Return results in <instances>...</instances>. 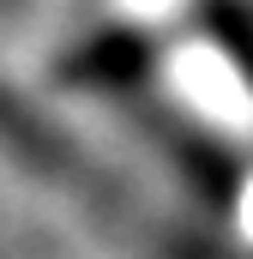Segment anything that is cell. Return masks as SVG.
<instances>
[{"instance_id": "cell-1", "label": "cell", "mask_w": 253, "mask_h": 259, "mask_svg": "<svg viewBox=\"0 0 253 259\" xmlns=\"http://www.w3.org/2000/svg\"><path fill=\"white\" fill-rule=\"evenodd\" d=\"M0 145H6L24 169L49 175V181L66 187L78 205H91L97 217H109L115 235H126V241L145 247V259H211L199 241L175 235L169 223H157V217L121 187V175H109V169H103V163H97L66 127H55L36 103H24V97L6 91V84H0Z\"/></svg>"}, {"instance_id": "cell-2", "label": "cell", "mask_w": 253, "mask_h": 259, "mask_svg": "<svg viewBox=\"0 0 253 259\" xmlns=\"http://www.w3.org/2000/svg\"><path fill=\"white\" fill-rule=\"evenodd\" d=\"M55 72L72 78L78 91H126V84L145 78V42H139L133 30H103V36H91L85 49H72Z\"/></svg>"}]
</instances>
